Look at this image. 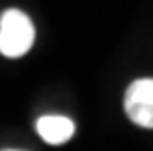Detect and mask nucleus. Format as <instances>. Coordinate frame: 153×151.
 I'll list each match as a JSON object with an SVG mask.
<instances>
[{
	"label": "nucleus",
	"instance_id": "nucleus-4",
	"mask_svg": "<svg viewBox=\"0 0 153 151\" xmlns=\"http://www.w3.org/2000/svg\"><path fill=\"white\" fill-rule=\"evenodd\" d=\"M8 151H14V149H8Z\"/></svg>",
	"mask_w": 153,
	"mask_h": 151
},
{
	"label": "nucleus",
	"instance_id": "nucleus-1",
	"mask_svg": "<svg viewBox=\"0 0 153 151\" xmlns=\"http://www.w3.org/2000/svg\"><path fill=\"white\" fill-rule=\"evenodd\" d=\"M33 24L18 8H10L0 16V53L4 57H22L33 45Z\"/></svg>",
	"mask_w": 153,
	"mask_h": 151
},
{
	"label": "nucleus",
	"instance_id": "nucleus-2",
	"mask_svg": "<svg viewBox=\"0 0 153 151\" xmlns=\"http://www.w3.org/2000/svg\"><path fill=\"white\" fill-rule=\"evenodd\" d=\"M124 106L134 124L153 128V79L134 80L128 86Z\"/></svg>",
	"mask_w": 153,
	"mask_h": 151
},
{
	"label": "nucleus",
	"instance_id": "nucleus-3",
	"mask_svg": "<svg viewBox=\"0 0 153 151\" xmlns=\"http://www.w3.org/2000/svg\"><path fill=\"white\" fill-rule=\"evenodd\" d=\"M36 128L41 139L51 143V145H61V143L69 141L75 133L73 120H69L65 116H41Z\"/></svg>",
	"mask_w": 153,
	"mask_h": 151
}]
</instances>
